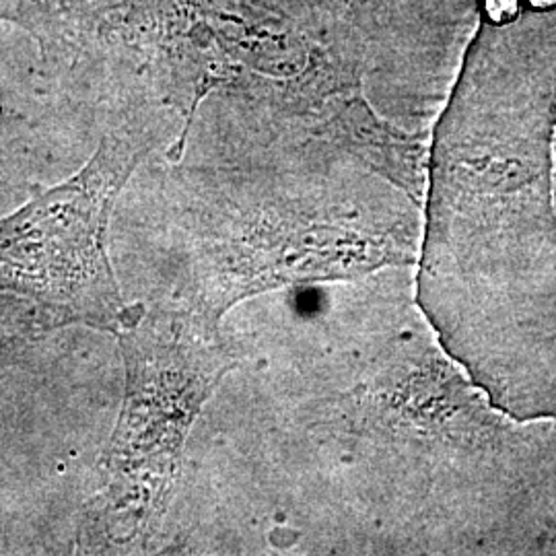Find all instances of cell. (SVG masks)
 I'll return each instance as SVG.
<instances>
[{
	"instance_id": "obj_1",
	"label": "cell",
	"mask_w": 556,
	"mask_h": 556,
	"mask_svg": "<svg viewBox=\"0 0 556 556\" xmlns=\"http://www.w3.org/2000/svg\"><path fill=\"white\" fill-rule=\"evenodd\" d=\"M425 167V316L503 415L556 418V31L478 23Z\"/></svg>"
},
{
	"instance_id": "obj_2",
	"label": "cell",
	"mask_w": 556,
	"mask_h": 556,
	"mask_svg": "<svg viewBox=\"0 0 556 556\" xmlns=\"http://www.w3.org/2000/svg\"><path fill=\"white\" fill-rule=\"evenodd\" d=\"M93 59L181 116L178 155L211 100L260 147L324 151L379 174L410 147L367 98L381 83L369 48L301 0H126Z\"/></svg>"
},
{
	"instance_id": "obj_3",
	"label": "cell",
	"mask_w": 556,
	"mask_h": 556,
	"mask_svg": "<svg viewBox=\"0 0 556 556\" xmlns=\"http://www.w3.org/2000/svg\"><path fill=\"white\" fill-rule=\"evenodd\" d=\"M116 337L126 371L124 404L100 491L83 519V534L96 548H126L160 528L190 429L236 365L219 321L192 305L140 307Z\"/></svg>"
},
{
	"instance_id": "obj_4",
	"label": "cell",
	"mask_w": 556,
	"mask_h": 556,
	"mask_svg": "<svg viewBox=\"0 0 556 556\" xmlns=\"http://www.w3.org/2000/svg\"><path fill=\"white\" fill-rule=\"evenodd\" d=\"M118 93L124 114L93 157L0 219V289L114 334L140 307L124 305L108 256V223L126 181L163 139V105L137 89Z\"/></svg>"
},
{
	"instance_id": "obj_5",
	"label": "cell",
	"mask_w": 556,
	"mask_h": 556,
	"mask_svg": "<svg viewBox=\"0 0 556 556\" xmlns=\"http://www.w3.org/2000/svg\"><path fill=\"white\" fill-rule=\"evenodd\" d=\"M318 17L363 41L378 62L381 83L408 101L431 110L443 103L457 64L445 59L388 0H301Z\"/></svg>"
},
{
	"instance_id": "obj_6",
	"label": "cell",
	"mask_w": 556,
	"mask_h": 556,
	"mask_svg": "<svg viewBox=\"0 0 556 556\" xmlns=\"http://www.w3.org/2000/svg\"><path fill=\"white\" fill-rule=\"evenodd\" d=\"M126 0H0V23L36 41L52 68H75L96 48Z\"/></svg>"
}]
</instances>
